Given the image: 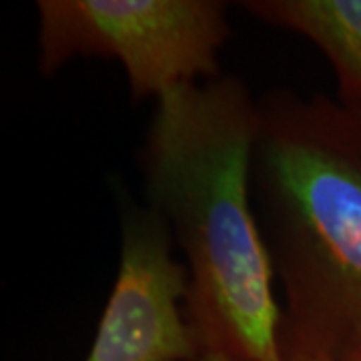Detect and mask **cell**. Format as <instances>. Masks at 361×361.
I'll use <instances>...</instances> for the list:
<instances>
[{
    "label": "cell",
    "instance_id": "cell-1",
    "mask_svg": "<svg viewBox=\"0 0 361 361\" xmlns=\"http://www.w3.org/2000/svg\"><path fill=\"white\" fill-rule=\"evenodd\" d=\"M259 99L239 77L185 85L155 101L139 151L147 207L189 273L187 317L203 351L285 361L283 305L253 203Z\"/></svg>",
    "mask_w": 361,
    "mask_h": 361
},
{
    "label": "cell",
    "instance_id": "cell-2",
    "mask_svg": "<svg viewBox=\"0 0 361 361\" xmlns=\"http://www.w3.org/2000/svg\"><path fill=\"white\" fill-rule=\"evenodd\" d=\"M253 203L283 291V345L361 339V115L325 97L259 99Z\"/></svg>",
    "mask_w": 361,
    "mask_h": 361
},
{
    "label": "cell",
    "instance_id": "cell-3",
    "mask_svg": "<svg viewBox=\"0 0 361 361\" xmlns=\"http://www.w3.org/2000/svg\"><path fill=\"white\" fill-rule=\"evenodd\" d=\"M37 14L44 77L77 59L116 61L135 101L221 77L231 35L217 0H40Z\"/></svg>",
    "mask_w": 361,
    "mask_h": 361
},
{
    "label": "cell",
    "instance_id": "cell-4",
    "mask_svg": "<svg viewBox=\"0 0 361 361\" xmlns=\"http://www.w3.org/2000/svg\"><path fill=\"white\" fill-rule=\"evenodd\" d=\"M189 273L167 225L149 207L121 219V257L85 361H195L203 348L187 317Z\"/></svg>",
    "mask_w": 361,
    "mask_h": 361
},
{
    "label": "cell",
    "instance_id": "cell-5",
    "mask_svg": "<svg viewBox=\"0 0 361 361\" xmlns=\"http://www.w3.org/2000/svg\"><path fill=\"white\" fill-rule=\"evenodd\" d=\"M239 6L310 40L336 73L337 101L361 115V0H249Z\"/></svg>",
    "mask_w": 361,
    "mask_h": 361
},
{
    "label": "cell",
    "instance_id": "cell-6",
    "mask_svg": "<svg viewBox=\"0 0 361 361\" xmlns=\"http://www.w3.org/2000/svg\"><path fill=\"white\" fill-rule=\"evenodd\" d=\"M285 361H345L341 355L303 345H283Z\"/></svg>",
    "mask_w": 361,
    "mask_h": 361
},
{
    "label": "cell",
    "instance_id": "cell-7",
    "mask_svg": "<svg viewBox=\"0 0 361 361\" xmlns=\"http://www.w3.org/2000/svg\"><path fill=\"white\" fill-rule=\"evenodd\" d=\"M195 361H237L221 351H203Z\"/></svg>",
    "mask_w": 361,
    "mask_h": 361
},
{
    "label": "cell",
    "instance_id": "cell-8",
    "mask_svg": "<svg viewBox=\"0 0 361 361\" xmlns=\"http://www.w3.org/2000/svg\"><path fill=\"white\" fill-rule=\"evenodd\" d=\"M341 357L345 361H361V339L357 343H353Z\"/></svg>",
    "mask_w": 361,
    "mask_h": 361
}]
</instances>
